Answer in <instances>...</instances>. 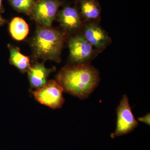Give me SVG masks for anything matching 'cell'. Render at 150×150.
I'll list each match as a JSON object with an SVG mask.
<instances>
[{
  "label": "cell",
  "mask_w": 150,
  "mask_h": 150,
  "mask_svg": "<svg viewBox=\"0 0 150 150\" xmlns=\"http://www.w3.org/2000/svg\"><path fill=\"white\" fill-rule=\"evenodd\" d=\"M56 78L64 91L83 100L89 97L100 81L98 70L90 64L66 66Z\"/></svg>",
  "instance_id": "1"
},
{
  "label": "cell",
  "mask_w": 150,
  "mask_h": 150,
  "mask_svg": "<svg viewBox=\"0 0 150 150\" xmlns=\"http://www.w3.org/2000/svg\"><path fill=\"white\" fill-rule=\"evenodd\" d=\"M64 34L51 27L38 28L32 41L34 54L38 58L59 62Z\"/></svg>",
  "instance_id": "2"
},
{
  "label": "cell",
  "mask_w": 150,
  "mask_h": 150,
  "mask_svg": "<svg viewBox=\"0 0 150 150\" xmlns=\"http://www.w3.org/2000/svg\"><path fill=\"white\" fill-rule=\"evenodd\" d=\"M64 89L56 80L49 81L42 87L32 91L36 100L41 104L57 109L62 107L64 103Z\"/></svg>",
  "instance_id": "3"
},
{
  "label": "cell",
  "mask_w": 150,
  "mask_h": 150,
  "mask_svg": "<svg viewBox=\"0 0 150 150\" xmlns=\"http://www.w3.org/2000/svg\"><path fill=\"white\" fill-rule=\"evenodd\" d=\"M117 119L115 132L110 137L112 139L129 134L139 126V123L135 119L129 100L126 95L123 96L121 102L116 109Z\"/></svg>",
  "instance_id": "4"
},
{
  "label": "cell",
  "mask_w": 150,
  "mask_h": 150,
  "mask_svg": "<svg viewBox=\"0 0 150 150\" xmlns=\"http://www.w3.org/2000/svg\"><path fill=\"white\" fill-rule=\"evenodd\" d=\"M63 4L60 0H36L30 16L41 26L51 27Z\"/></svg>",
  "instance_id": "5"
},
{
  "label": "cell",
  "mask_w": 150,
  "mask_h": 150,
  "mask_svg": "<svg viewBox=\"0 0 150 150\" xmlns=\"http://www.w3.org/2000/svg\"><path fill=\"white\" fill-rule=\"evenodd\" d=\"M70 58L73 64H89L98 54L82 34L70 38L69 42Z\"/></svg>",
  "instance_id": "6"
},
{
  "label": "cell",
  "mask_w": 150,
  "mask_h": 150,
  "mask_svg": "<svg viewBox=\"0 0 150 150\" xmlns=\"http://www.w3.org/2000/svg\"><path fill=\"white\" fill-rule=\"evenodd\" d=\"M81 28V34L98 53H101L112 43L107 33L98 23H85Z\"/></svg>",
  "instance_id": "7"
},
{
  "label": "cell",
  "mask_w": 150,
  "mask_h": 150,
  "mask_svg": "<svg viewBox=\"0 0 150 150\" xmlns=\"http://www.w3.org/2000/svg\"><path fill=\"white\" fill-rule=\"evenodd\" d=\"M56 18L62 28L69 32L81 29L84 24L76 6L64 7L59 11Z\"/></svg>",
  "instance_id": "8"
},
{
  "label": "cell",
  "mask_w": 150,
  "mask_h": 150,
  "mask_svg": "<svg viewBox=\"0 0 150 150\" xmlns=\"http://www.w3.org/2000/svg\"><path fill=\"white\" fill-rule=\"evenodd\" d=\"M75 6L84 24L100 21L101 8L98 0H76Z\"/></svg>",
  "instance_id": "9"
},
{
  "label": "cell",
  "mask_w": 150,
  "mask_h": 150,
  "mask_svg": "<svg viewBox=\"0 0 150 150\" xmlns=\"http://www.w3.org/2000/svg\"><path fill=\"white\" fill-rule=\"evenodd\" d=\"M55 69V68L47 69L41 63H36L31 67L28 73L31 87L37 89L46 84L48 76Z\"/></svg>",
  "instance_id": "10"
},
{
  "label": "cell",
  "mask_w": 150,
  "mask_h": 150,
  "mask_svg": "<svg viewBox=\"0 0 150 150\" xmlns=\"http://www.w3.org/2000/svg\"><path fill=\"white\" fill-rule=\"evenodd\" d=\"M8 48L10 54L11 64L16 67L22 73L28 72L31 67L29 58L22 54L18 47L9 44Z\"/></svg>",
  "instance_id": "11"
},
{
  "label": "cell",
  "mask_w": 150,
  "mask_h": 150,
  "mask_svg": "<svg viewBox=\"0 0 150 150\" xmlns=\"http://www.w3.org/2000/svg\"><path fill=\"white\" fill-rule=\"evenodd\" d=\"M9 31L14 39L20 41L23 40L27 36L29 28L27 23L23 19L15 17L10 23Z\"/></svg>",
  "instance_id": "12"
},
{
  "label": "cell",
  "mask_w": 150,
  "mask_h": 150,
  "mask_svg": "<svg viewBox=\"0 0 150 150\" xmlns=\"http://www.w3.org/2000/svg\"><path fill=\"white\" fill-rule=\"evenodd\" d=\"M36 0H8L11 6L19 13L30 16Z\"/></svg>",
  "instance_id": "13"
},
{
  "label": "cell",
  "mask_w": 150,
  "mask_h": 150,
  "mask_svg": "<svg viewBox=\"0 0 150 150\" xmlns=\"http://www.w3.org/2000/svg\"><path fill=\"white\" fill-rule=\"evenodd\" d=\"M4 9L3 8L2 5V0H0V13L4 12ZM6 23V21L4 19L0 13V26H2L5 24Z\"/></svg>",
  "instance_id": "14"
},
{
  "label": "cell",
  "mask_w": 150,
  "mask_h": 150,
  "mask_svg": "<svg viewBox=\"0 0 150 150\" xmlns=\"http://www.w3.org/2000/svg\"><path fill=\"white\" fill-rule=\"evenodd\" d=\"M138 120L141 122H144L148 125H150V114H147L145 116L138 118Z\"/></svg>",
  "instance_id": "15"
}]
</instances>
